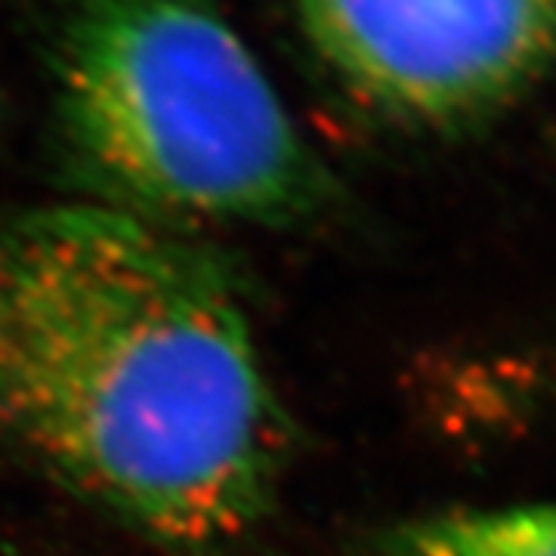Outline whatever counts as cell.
I'll return each mask as SVG.
<instances>
[{"mask_svg": "<svg viewBox=\"0 0 556 556\" xmlns=\"http://www.w3.org/2000/svg\"><path fill=\"white\" fill-rule=\"evenodd\" d=\"M0 452L174 554L248 544L285 424L236 278L112 204L0 211Z\"/></svg>", "mask_w": 556, "mask_h": 556, "instance_id": "cell-1", "label": "cell"}, {"mask_svg": "<svg viewBox=\"0 0 556 556\" xmlns=\"http://www.w3.org/2000/svg\"><path fill=\"white\" fill-rule=\"evenodd\" d=\"M371 556H556V501L396 522L375 541Z\"/></svg>", "mask_w": 556, "mask_h": 556, "instance_id": "cell-4", "label": "cell"}, {"mask_svg": "<svg viewBox=\"0 0 556 556\" xmlns=\"http://www.w3.org/2000/svg\"><path fill=\"white\" fill-rule=\"evenodd\" d=\"M328 75L380 118H489L556 60V0H294Z\"/></svg>", "mask_w": 556, "mask_h": 556, "instance_id": "cell-3", "label": "cell"}, {"mask_svg": "<svg viewBox=\"0 0 556 556\" xmlns=\"http://www.w3.org/2000/svg\"><path fill=\"white\" fill-rule=\"evenodd\" d=\"M62 149L100 204L182 223L291 226L328 174L207 0H75L56 40Z\"/></svg>", "mask_w": 556, "mask_h": 556, "instance_id": "cell-2", "label": "cell"}]
</instances>
